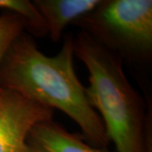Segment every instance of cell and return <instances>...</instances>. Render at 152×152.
Masks as SVG:
<instances>
[{"mask_svg": "<svg viewBox=\"0 0 152 152\" xmlns=\"http://www.w3.org/2000/svg\"><path fill=\"white\" fill-rule=\"evenodd\" d=\"M75 57L89 73L87 99L116 152H152L151 103L131 85L124 61L87 33L74 37Z\"/></svg>", "mask_w": 152, "mask_h": 152, "instance_id": "cell-2", "label": "cell"}, {"mask_svg": "<svg viewBox=\"0 0 152 152\" xmlns=\"http://www.w3.org/2000/svg\"><path fill=\"white\" fill-rule=\"evenodd\" d=\"M24 31V22L20 17L9 12L0 15V66L11 44Z\"/></svg>", "mask_w": 152, "mask_h": 152, "instance_id": "cell-8", "label": "cell"}, {"mask_svg": "<svg viewBox=\"0 0 152 152\" xmlns=\"http://www.w3.org/2000/svg\"><path fill=\"white\" fill-rule=\"evenodd\" d=\"M0 10L20 17L24 22L25 31L31 37L42 38L48 36L45 20L33 1L0 0Z\"/></svg>", "mask_w": 152, "mask_h": 152, "instance_id": "cell-7", "label": "cell"}, {"mask_svg": "<svg viewBox=\"0 0 152 152\" xmlns=\"http://www.w3.org/2000/svg\"><path fill=\"white\" fill-rule=\"evenodd\" d=\"M54 110L0 88V152H31L27 138L35 125L53 119Z\"/></svg>", "mask_w": 152, "mask_h": 152, "instance_id": "cell-4", "label": "cell"}, {"mask_svg": "<svg viewBox=\"0 0 152 152\" xmlns=\"http://www.w3.org/2000/svg\"><path fill=\"white\" fill-rule=\"evenodd\" d=\"M102 0H34L42 15L48 31L49 38L59 42L69 25L94 10Z\"/></svg>", "mask_w": 152, "mask_h": 152, "instance_id": "cell-6", "label": "cell"}, {"mask_svg": "<svg viewBox=\"0 0 152 152\" xmlns=\"http://www.w3.org/2000/svg\"><path fill=\"white\" fill-rule=\"evenodd\" d=\"M74 58L72 34L66 36L58 54L47 56L24 31L11 44L1 64L0 88L60 110L80 127L86 141L107 148L110 140L102 120L87 99L86 87L76 75Z\"/></svg>", "mask_w": 152, "mask_h": 152, "instance_id": "cell-1", "label": "cell"}, {"mask_svg": "<svg viewBox=\"0 0 152 152\" xmlns=\"http://www.w3.org/2000/svg\"><path fill=\"white\" fill-rule=\"evenodd\" d=\"M72 26L134 67L151 62V0H102Z\"/></svg>", "mask_w": 152, "mask_h": 152, "instance_id": "cell-3", "label": "cell"}, {"mask_svg": "<svg viewBox=\"0 0 152 152\" xmlns=\"http://www.w3.org/2000/svg\"><path fill=\"white\" fill-rule=\"evenodd\" d=\"M31 152H116L93 146L82 136L69 133L53 119L40 122L27 138Z\"/></svg>", "mask_w": 152, "mask_h": 152, "instance_id": "cell-5", "label": "cell"}]
</instances>
